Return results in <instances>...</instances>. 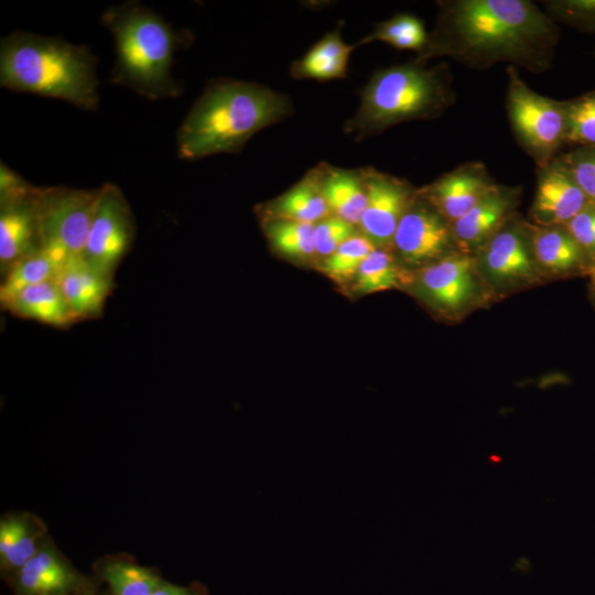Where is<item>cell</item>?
<instances>
[{
	"mask_svg": "<svg viewBox=\"0 0 595 595\" xmlns=\"http://www.w3.org/2000/svg\"><path fill=\"white\" fill-rule=\"evenodd\" d=\"M558 40L554 20L531 1H441L435 26L414 62L447 56L473 68L510 63L542 72Z\"/></svg>",
	"mask_w": 595,
	"mask_h": 595,
	"instance_id": "1",
	"label": "cell"
},
{
	"mask_svg": "<svg viewBox=\"0 0 595 595\" xmlns=\"http://www.w3.org/2000/svg\"><path fill=\"white\" fill-rule=\"evenodd\" d=\"M292 111L288 96L266 86L213 79L177 130V154L184 160H197L238 153L258 131L288 118Z\"/></svg>",
	"mask_w": 595,
	"mask_h": 595,
	"instance_id": "2",
	"label": "cell"
},
{
	"mask_svg": "<svg viewBox=\"0 0 595 595\" xmlns=\"http://www.w3.org/2000/svg\"><path fill=\"white\" fill-rule=\"evenodd\" d=\"M101 23L115 43L110 82L150 100L182 95L173 77L175 53L190 44L191 32L174 29L153 10L138 1L109 6Z\"/></svg>",
	"mask_w": 595,
	"mask_h": 595,
	"instance_id": "3",
	"label": "cell"
},
{
	"mask_svg": "<svg viewBox=\"0 0 595 595\" xmlns=\"http://www.w3.org/2000/svg\"><path fill=\"white\" fill-rule=\"evenodd\" d=\"M97 57L85 45L14 31L0 42V85L17 91L98 108Z\"/></svg>",
	"mask_w": 595,
	"mask_h": 595,
	"instance_id": "4",
	"label": "cell"
},
{
	"mask_svg": "<svg viewBox=\"0 0 595 595\" xmlns=\"http://www.w3.org/2000/svg\"><path fill=\"white\" fill-rule=\"evenodd\" d=\"M453 100L450 74L441 65L412 62L382 68L360 91V105L345 130L359 140L401 122L436 118Z\"/></svg>",
	"mask_w": 595,
	"mask_h": 595,
	"instance_id": "5",
	"label": "cell"
},
{
	"mask_svg": "<svg viewBox=\"0 0 595 595\" xmlns=\"http://www.w3.org/2000/svg\"><path fill=\"white\" fill-rule=\"evenodd\" d=\"M507 74V109L512 130L520 144L542 167L565 144L566 101L554 100L532 90L515 66H509Z\"/></svg>",
	"mask_w": 595,
	"mask_h": 595,
	"instance_id": "6",
	"label": "cell"
},
{
	"mask_svg": "<svg viewBox=\"0 0 595 595\" xmlns=\"http://www.w3.org/2000/svg\"><path fill=\"white\" fill-rule=\"evenodd\" d=\"M98 192L66 186L37 190L41 246L64 264L83 257Z\"/></svg>",
	"mask_w": 595,
	"mask_h": 595,
	"instance_id": "7",
	"label": "cell"
},
{
	"mask_svg": "<svg viewBox=\"0 0 595 595\" xmlns=\"http://www.w3.org/2000/svg\"><path fill=\"white\" fill-rule=\"evenodd\" d=\"M415 290L446 318L458 320L493 296L483 281L475 256L455 251L420 269Z\"/></svg>",
	"mask_w": 595,
	"mask_h": 595,
	"instance_id": "8",
	"label": "cell"
},
{
	"mask_svg": "<svg viewBox=\"0 0 595 595\" xmlns=\"http://www.w3.org/2000/svg\"><path fill=\"white\" fill-rule=\"evenodd\" d=\"M475 259L493 293L528 288L544 279L533 256L529 225L515 217L482 247Z\"/></svg>",
	"mask_w": 595,
	"mask_h": 595,
	"instance_id": "9",
	"label": "cell"
},
{
	"mask_svg": "<svg viewBox=\"0 0 595 595\" xmlns=\"http://www.w3.org/2000/svg\"><path fill=\"white\" fill-rule=\"evenodd\" d=\"M37 190L0 164V272L3 277L22 258L42 248Z\"/></svg>",
	"mask_w": 595,
	"mask_h": 595,
	"instance_id": "10",
	"label": "cell"
},
{
	"mask_svg": "<svg viewBox=\"0 0 595 595\" xmlns=\"http://www.w3.org/2000/svg\"><path fill=\"white\" fill-rule=\"evenodd\" d=\"M134 237L136 221L126 196L117 185L104 184L98 192L83 261L102 275L113 279Z\"/></svg>",
	"mask_w": 595,
	"mask_h": 595,
	"instance_id": "11",
	"label": "cell"
},
{
	"mask_svg": "<svg viewBox=\"0 0 595 595\" xmlns=\"http://www.w3.org/2000/svg\"><path fill=\"white\" fill-rule=\"evenodd\" d=\"M392 249L403 263L421 268L458 251L452 224L416 192L398 224Z\"/></svg>",
	"mask_w": 595,
	"mask_h": 595,
	"instance_id": "12",
	"label": "cell"
},
{
	"mask_svg": "<svg viewBox=\"0 0 595 595\" xmlns=\"http://www.w3.org/2000/svg\"><path fill=\"white\" fill-rule=\"evenodd\" d=\"M97 581L78 571L47 536L11 586L13 595H71L97 592Z\"/></svg>",
	"mask_w": 595,
	"mask_h": 595,
	"instance_id": "13",
	"label": "cell"
},
{
	"mask_svg": "<svg viewBox=\"0 0 595 595\" xmlns=\"http://www.w3.org/2000/svg\"><path fill=\"white\" fill-rule=\"evenodd\" d=\"M367 203L358 227L376 248L391 250L398 224L415 192L408 184L388 174L363 170Z\"/></svg>",
	"mask_w": 595,
	"mask_h": 595,
	"instance_id": "14",
	"label": "cell"
},
{
	"mask_svg": "<svg viewBox=\"0 0 595 595\" xmlns=\"http://www.w3.org/2000/svg\"><path fill=\"white\" fill-rule=\"evenodd\" d=\"M589 202L561 155L539 167L536 195L530 210L534 225L564 226Z\"/></svg>",
	"mask_w": 595,
	"mask_h": 595,
	"instance_id": "15",
	"label": "cell"
},
{
	"mask_svg": "<svg viewBox=\"0 0 595 595\" xmlns=\"http://www.w3.org/2000/svg\"><path fill=\"white\" fill-rule=\"evenodd\" d=\"M496 186L482 163L469 162L443 174L416 194L453 224Z\"/></svg>",
	"mask_w": 595,
	"mask_h": 595,
	"instance_id": "16",
	"label": "cell"
},
{
	"mask_svg": "<svg viewBox=\"0 0 595 595\" xmlns=\"http://www.w3.org/2000/svg\"><path fill=\"white\" fill-rule=\"evenodd\" d=\"M519 190L497 185L464 216L452 224L459 252L475 256L482 247L515 217Z\"/></svg>",
	"mask_w": 595,
	"mask_h": 595,
	"instance_id": "17",
	"label": "cell"
},
{
	"mask_svg": "<svg viewBox=\"0 0 595 595\" xmlns=\"http://www.w3.org/2000/svg\"><path fill=\"white\" fill-rule=\"evenodd\" d=\"M528 225L533 256L544 278L587 275L589 260L564 226Z\"/></svg>",
	"mask_w": 595,
	"mask_h": 595,
	"instance_id": "18",
	"label": "cell"
},
{
	"mask_svg": "<svg viewBox=\"0 0 595 595\" xmlns=\"http://www.w3.org/2000/svg\"><path fill=\"white\" fill-rule=\"evenodd\" d=\"M48 536L45 523L26 511L8 512L0 519V569L12 582Z\"/></svg>",
	"mask_w": 595,
	"mask_h": 595,
	"instance_id": "19",
	"label": "cell"
},
{
	"mask_svg": "<svg viewBox=\"0 0 595 595\" xmlns=\"http://www.w3.org/2000/svg\"><path fill=\"white\" fill-rule=\"evenodd\" d=\"M55 281L78 322L100 316L113 289V279L91 269L83 259L64 266Z\"/></svg>",
	"mask_w": 595,
	"mask_h": 595,
	"instance_id": "20",
	"label": "cell"
},
{
	"mask_svg": "<svg viewBox=\"0 0 595 595\" xmlns=\"http://www.w3.org/2000/svg\"><path fill=\"white\" fill-rule=\"evenodd\" d=\"M1 306L12 315L56 328H67L78 322L55 280L26 286Z\"/></svg>",
	"mask_w": 595,
	"mask_h": 595,
	"instance_id": "21",
	"label": "cell"
},
{
	"mask_svg": "<svg viewBox=\"0 0 595 595\" xmlns=\"http://www.w3.org/2000/svg\"><path fill=\"white\" fill-rule=\"evenodd\" d=\"M312 172L332 215L358 226L367 203L363 170L321 165Z\"/></svg>",
	"mask_w": 595,
	"mask_h": 595,
	"instance_id": "22",
	"label": "cell"
},
{
	"mask_svg": "<svg viewBox=\"0 0 595 595\" xmlns=\"http://www.w3.org/2000/svg\"><path fill=\"white\" fill-rule=\"evenodd\" d=\"M356 45H349L336 29L324 35L300 60L290 67V74L296 79L329 80L344 78L350 53Z\"/></svg>",
	"mask_w": 595,
	"mask_h": 595,
	"instance_id": "23",
	"label": "cell"
},
{
	"mask_svg": "<svg viewBox=\"0 0 595 595\" xmlns=\"http://www.w3.org/2000/svg\"><path fill=\"white\" fill-rule=\"evenodd\" d=\"M96 578L110 595H151L164 581L154 567L140 565L127 554L105 555L94 564Z\"/></svg>",
	"mask_w": 595,
	"mask_h": 595,
	"instance_id": "24",
	"label": "cell"
},
{
	"mask_svg": "<svg viewBox=\"0 0 595 595\" xmlns=\"http://www.w3.org/2000/svg\"><path fill=\"white\" fill-rule=\"evenodd\" d=\"M273 219H285L315 225L332 215L317 184L310 172L266 207Z\"/></svg>",
	"mask_w": 595,
	"mask_h": 595,
	"instance_id": "25",
	"label": "cell"
},
{
	"mask_svg": "<svg viewBox=\"0 0 595 595\" xmlns=\"http://www.w3.org/2000/svg\"><path fill=\"white\" fill-rule=\"evenodd\" d=\"M64 266L66 264L43 248L22 258L2 277L1 304L26 286L55 280Z\"/></svg>",
	"mask_w": 595,
	"mask_h": 595,
	"instance_id": "26",
	"label": "cell"
},
{
	"mask_svg": "<svg viewBox=\"0 0 595 595\" xmlns=\"http://www.w3.org/2000/svg\"><path fill=\"white\" fill-rule=\"evenodd\" d=\"M409 279L390 250L376 248L360 264L355 275V288L368 294L399 288Z\"/></svg>",
	"mask_w": 595,
	"mask_h": 595,
	"instance_id": "27",
	"label": "cell"
},
{
	"mask_svg": "<svg viewBox=\"0 0 595 595\" xmlns=\"http://www.w3.org/2000/svg\"><path fill=\"white\" fill-rule=\"evenodd\" d=\"M426 40L428 33L423 23L412 14L401 13L376 24L356 45L381 41L399 50H414L419 53Z\"/></svg>",
	"mask_w": 595,
	"mask_h": 595,
	"instance_id": "28",
	"label": "cell"
},
{
	"mask_svg": "<svg viewBox=\"0 0 595 595\" xmlns=\"http://www.w3.org/2000/svg\"><path fill=\"white\" fill-rule=\"evenodd\" d=\"M264 230L271 246L284 256L307 259L316 255L314 225L272 218Z\"/></svg>",
	"mask_w": 595,
	"mask_h": 595,
	"instance_id": "29",
	"label": "cell"
},
{
	"mask_svg": "<svg viewBox=\"0 0 595 595\" xmlns=\"http://www.w3.org/2000/svg\"><path fill=\"white\" fill-rule=\"evenodd\" d=\"M375 249V245L365 236L355 235L325 258L321 270L338 282L355 278L363 261Z\"/></svg>",
	"mask_w": 595,
	"mask_h": 595,
	"instance_id": "30",
	"label": "cell"
},
{
	"mask_svg": "<svg viewBox=\"0 0 595 595\" xmlns=\"http://www.w3.org/2000/svg\"><path fill=\"white\" fill-rule=\"evenodd\" d=\"M565 143L595 148V89L566 100Z\"/></svg>",
	"mask_w": 595,
	"mask_h": 595,
	"instance_id": "31",
	"label": "cell"
},
{
	"mask_svg": "<svg viewBox=\"0 0 595 595\" xmlns=\"http://www.w3.org/2000/svg\"><path fill=\"white\" fill-rule=\"evenodd\" d=\"M550 17L577 30L595 33V0L549 1Z\"/></svg>",
	"mask_w": 595,
	"mask_h": 595,
	"instance_id": "32",
	"label": "cell"
},
{
	"mask_svg": "<svg viewBox=\"0 0 595 595\" xmlns=\"http://www.w3.org/2000/svg\"><path fill=\"white\" fill-rule=\"evenodd\" d=\"M356 226L331 215L314 225V246L316 255L328 257L342 244L356 234Z\"/></svg>",
	"mask_w": 595,
	"mask_h": 595,
	"instance_id": "33",
	"label": "cell"
},
{
	"mask_svg": "<svg viewBox=\"0 0 595 595\" xmlns=\"http://www.w3.org/2000/svg\"><path fill=\"white\" fill-rule=\"evenodd\" d=\"M561 158L582 191L595 202V148H576Z\"/></svg>",
	"mask_w": 595,
	"mask_h": 595,
	"instance_id": "34",
	"label": "cell"
},
{
	"mask_svg": "<svg viewBox=\"0 0 595 595\" xmlns=\"http://www.w3.org/2000/svg\"><path fill=\"white\" fill-rule=\"evenodd\" d=\"M564 228L583 250L589 264L595 258V202L591 201Z\"/></svg>",
	"mask_w": 595,
	"mask_h": 595,
	"instance_id": "35",
	"label": "cell"
},
{
	"mask_svg": "<svg viewBox=\"0 0 595 595\" xmlns=\"http://www.w3.org/2000/svg\"><path fill=\"white\" fill-rule=\"evenodd\" d=\"M151 595H204V589L197 584L178 586L164 580Z\"/></svg>",
	"mask_w": 595,
	"mask_h": 595,
	"instance_id": "36",
	"label": "cell"
},
{
	"mask_svg": "<svg viewBox=\"0 0 595 595\" xmlns=\"http://www.w3.org/2000/svg\"><path fill=\"white\" fill-rule=\"evenodd\" d=\"M587 275L591 281V288H594L595 286V258L592 260L589 264Z\"/></svg>",
	"mask_w": 595,
	"mask_h": 595,
	"instance_id": "37",
	"label": "cell"
},
{
	"mask_svg": "<svg viewBox=\"0 0 595 595\" xmlns=\"http://www.w3.org/2000/svg\"><path fill=\"white\" fill-rule=\"evenodd\" d=\"M489 461H491L493 463H500V462H501V457L498 456V455H490V456H489Z\"/></svg>",
	"mask_w": 595,
	"mask_h": 595,
	"instance_id": "38",
	"label": "cell"
},
{
	"mask_svg": "<svg viewBox=\"0 0 595 595\" xmlns=\"http://www.w3.org/2000/svg\"><path fill=\"white\" fill-rule=\"evenodd\" d=\"M591 300H592L593 304L595 305V286L591 288Z\"/></svg>",
	"mask_w": 595,
	"mask_h": 595,
	"instance_id": "39",
	"label": "cell"
},
{
	"mask_svg": "<svg viewBox=\"0 0 595 595\" xmlns=\"http://www.w3.org/2000/svg\"><path fill=\"white\" fill-rule=\"evenodd\" d=\"M71 595H105V594H99L97 592H94V593L71 594Z\"/></svg>",
	"mask_w": 595,
	"mask_h": 595,
	"instance_id": "40",
	"label": "cell"
}]
</instances>
